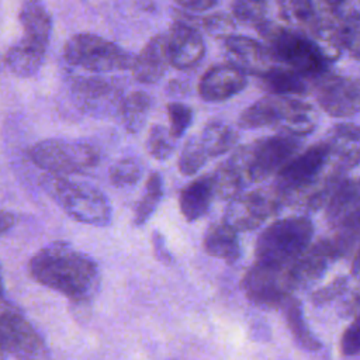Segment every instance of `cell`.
<instances>
[{
	"mask_svg": "<svg viewBox=\"0 0 360 360\" xmlns=\"http://www.w3.org/2000/svg\"><path fill=\"white\" fill-rule=\"evenodd\" d=\"M31 277L73 302H89L100 285V270L89 255L65 243L38 250L28 264Z\"/></svg>",
	"mask_w": 360,
	"mask_h": 360,
	"instance_id": "cell-1",
	"label": "cell"
},
{
	"mask_svg": "<svg viewBox=\"0 0 360 360\" xmlns=\"http://www.w3.org/2000/svg\"><path fill=\"white\" fill-rule=\"evenodd\" d=\"M256 30L264 38L271 59L280 62L281 66L314 80L328 73V65L332 59L311 35L269 21L256 27Z\"/></svg>",
	"mask_w": 360,
	"mask_h": 360,
	"instance_id": "cell-2",
	"label": "cell"
},
{
	"mask_svg": "<svg viewBox=\"0 0 360 360\" xmlns=\"http://www.w3.org/2000/svg\"><path fill=\"white\" fill-rule=\"evenodd\" d=\"M300 146L301 139L297 136L284 134L264 136L236 148L226 163L246 187L278 173L294 158Z\"/></svg>",
	"mask_w": 360,
	"mask_h": 360,
	"instance_id": "cell-3",
	"label": "cell"
},
{
	"mask_svg": "<svg viewBox=\"0 0 360 360\" xmlns=\"http://www.w3.org/2000/svg\"><path fill=\"white\" fill-rule=\"evenodd\" d=\"M335 150L333 142L321 141L294 156L277 173L274 188L284 202H300L329 177L335 167Z\"/></svg>",
	"mask_w": 360,
	"mask_h": 360,
	"instance_id": "cell-4",
	"label": "cell"
},
{
	"mask_svg": "<svg viewBox=\"0 0 360 360\" xmlns=\"http://www.w3.org/2000/svg\"><path fill=\"white\" fill-rule=\"evenodd\" d=\"M311 112V104L302 100L269 94L245 108L239 115L238 124L245 129L274 127L280 134L300 138L315 128Z\"/></svg>",
	"mask_w": 360,
	"mask_h": 360,
	"instance_id": "cell-5",
	"label": "cell"
},
{
	"mask_svg": "<svg viewBox=\"0 0 360 360\" xmlns=\"http://www.w3.org/2000/svg\"><path fill=\"white\" fill-rule=\"evenodd\" d=\"M41 187L75 221L96 226L110 224L112 210L98 188L49 173L41 176Z\"/></svg>",
	"mask_w": 360,
	"mask_h": 360,
	"instance_id": "cell-6",
	"label": "cell"
},
{
	"mask_svg": "<svg viewBox=\"0 0 360 360\" xmlns=\"http://www.w3.org/2000/svg\"><path fill=\"white\" fill-rule=\"evenodd\" d=\"M314 225L308 217H285L271 222L257 238L255 257L257 263L290 266L309 248Z\"/></svg>",
	"mask_w": 360,
	"mask_h": 360,
	"instance_id": "cell-7",
	"label": "cell"
},
{
	"mask_svg": "<svg viewBox=\"0 0 360 360\" xmlns=\"http://www.w3.org/2000/svg\"><path fill=\"white\" fill-rule=\"evenodd\" d=\"M63 58L69 65L96 73L131 69L135 59L120 45L91 32L72 35L63 46Z\"/></svg>",
	"mask_w": 360,
	"mask_h": 360,
	"instance_id": "cell-8",
	"label": "cell"
},
{
	"mask_svg": "<svg viewBox=\"0 0 360 360\" xmlns=\"http://www.w3.org/2000/svg\"><path fill=\"white\" fill-rule=\"evenodd\" d=\"M30 160L49 174L82 173L98 165L100 155L94 146L82 141L48 138L28 149Z\"/></svg>",
	"mask_w": 360,
	"mask_h": 360,
	"instance_id": "cell-9",
	"label": "cell"
},
{
	"mask_svg": "<svg viewBox=\"0 0 360 360\" xmlns=\"http://www.w3.org/2000/svg\"><path fill=\"white\" fill-rule=\"evenodd\" d=\"M240 287L248 300L260 307H281L294 291L288 266H273L257 262L248 269Z\"/></svg>",
	"mask_w": 360,
	"mask_h": 360,
	"instance_id": "cell-10",
	"label": "cell"
},
{
	"mask_svg": "<svg viewBox=\"0 0 360 360\" xmlns=\"http://www.w3.org/2000/svg\"><path fill=\"white\" fill-rule=\"evenodd\" d=\"M284 205L281 195L270 188H257L242 193L229 201L225 208L224 221L236 232L252 231L276 215Z\"/></svg>",
	"mask_w": 360,
	"mask_h": 360,
	"instance_id": "cell-11",
	"label": "cell"
},
{
	"mask_svg": "<svg viewBox=\"0 0 360 360\" xmlns=\"http://www.w3.org/2000/svg\"><path fill=\"white\" fill-rule=\"evenodd\" d=\"M70 91L83 112L97 118L120 117L125 96L115 82L100 76H77L70 83Z\"/></svg>",
	"mask_w": 360,
	"mask_h": 360,
	"instance_id": "cell-12",
	"label": "cell"
},
{
	"mask_svg": "<svg viewBox=\"0 0 360 360\" xmlns=\"http://www.w3.org/2000/svg\"><path fill=\"white\" fill-rule=\"evenodd\" d=\"M41 349V338L22 312L0 298V350L30 359L39 354Z\"/></svg>",
	"mask_w": 360,
	"mask_h": 360,
	"instance_id": "cell-13",
	"label": "cell"
},
{
	"mask_svg": "<svg viewBox=\"0 0 360 360\" xmlns=\"http://www.w3.org/2000/svg\"><path fill=\"white\" fill-rule=\"evenodd\" d=\"M315 97L332 117L353 115L360 111V79L326 73L315 80Z\"/></svg>",
	"mask_w": 360,
	"mask_h": 360,
	"instance_id": "cell-14",
	"label": "cell"
},
{
	"mask_svg": "<svg viewBox=\"0 0 360 360\" xmlns=\"http://www.w3.org/2000/svg\"><path fill=\"white\" fill-rule=\"evenodd\" d=\"M165 35L169 63L173 68L186 70L204 58L205 44L194 24L176 20Z\"/></svg>",
	"mask_w": 360,
	"mask_h": 360,
	"instance_id": "cell-15",
	"label": "cell"
},
{
	"mask_svg": "<svg viewBox=\"0 0 360 360\" xmlns=\"http://www.w3.org/2000/svg\"><path fill=\"white\" fill-rule=\"evenodd\" d=\"M248 84L246 73L231 63L211 66L198 82V94L210 103L225 101L240 93Z\"/></svg>",
	"mask_w": 360,
	"mask_h": 360,
	"instance_id": "cell-16",
	"label": "cell"
},
{
	"mask_svg": "<svg viewBox=\"0 0 360 360\" xmlns=\"http://www.w3.org/2000/svg\"><path fill=\"white\" fill-rule=\"evenodd\" d=\"M225 51L229 56V63L236 66L245 73L259 76L269 68H271V56L266 48L259 41L245 37L232 35L225 41Z\"/></svg>",
	"mask_w": 360,
	"mask_h": 360,
	"instance_id": "cell-17",
	"label": "cell"
},
{
	"mask_svg": "<svg viewBox=\"0 0 360 360\" xmlns=\"http://www.w3.org/2000/svg\"><path fill=\"white\" fill-rule=\"evenodd\" d=\"M169 65L166 35L159 34L145 44L139 55L134 59L131 70L138 82L152 84L158 83L165 76Z\"/></svg>",
	"mask_w": 360,
	"mask_h": 360,
	"instance_id": "cell-18",
	"label": "cell"
},
{
	"mask_svg": "<svg viewBox=\"0 0 360 360\" xmlns=\"http://www.w3.org/2000/svg\"><path fill=\"white\" fill-rule=\"evenodd\" d=\"M215 197L211 174H204L188 183L179 195V208L184 219L197 221L207 214Z\"/></svg>",
	"mask_w": 360,
	"mask_h": 360,
	"instance_id": "cell-19",
	"label": "cell"
},
{
	"mask_svg": "<svg viewBox=\"0 0 360 360\" xmlns=\"http://www.w3.org/2000/svg\"><path fill=\"white\" fill-rule=\"evenodd\" d=\"M46 48L21 37L4 55L6 66L20 77L35 75L44 63Z\"/></svg>",
	"mask_w": 360,
	"mask_h": 360,
	"instance_id": "cell-20",
	"label": "cell"
},
{
	"mask_svg": "<svg viewBox=\"0 0 360 360\" xmlns=\"http://www.w3.org/2000/svg\"><path fill=\"white\" fill-rule=\"evenodd\" d=\"M204 250L212 256L232 264L240 257V243L238 232L224 219L210 225L202 240Z\"/></svg>",
	"mask_w": 360,
	"mask_h": 360,
	"instance_id": "cell-21",
	"label": "cell"
},
{
	"mask_svg": "<svg viewBox=\"0 0 360 360\" xmlns=\"http://www.w3.org/2000/svg\"><path fill=\"white\" fill-rule=\"evenodd\" d=\"M18 20L22 27L24 38L48 48L52 32V18L42 3L24 1L18 11Z\"/></svg>",
	"mask_w": 360,
	"mask_h": 360,
	"instance_id": "cell-22",
	"label": "cell"
},
{
	"mask_svg": "<svg viewBox=\"0 0 360 360\" xmlns=\"http://www.w3.org/2000/svg\"><path fill=\"white\" fill-rule=\"evenodd\" d=\"M257 80L264 90L274 96H302L308 91V79L280 65H273L264 70L257 76Z\"/></svg>",
	"mask_w": 360,
	"mask_h": 360,
	"instance_id": "cell-23",
	"label": "cell"
},
{
	"mask_svg": "<svg viewBox=\"0 0 360 360\" xmlns=\"http://www.w3.org/2000/svg\"><path fill=\"white\" fill-rule=\"evenodd\" d=\"M281 308H283L285 323H287L294 340L301 347L311 350V352L321 349V342L314 336V333L311 332V329L304 318L301 302L291 295L283 302Z\"/></svg>",
	"mask_w": 360,
	"mask_h": 360,
	"instance_id": "cell-24",
	"label": "cell"
},
{
	"mask_svg": "<svg viewBox=\"0 0 360 360\" xmlns=\"http://www.w3.org/2000/svg\"><path fill=\"white\" fill-rule=\"evenodd\" d=\"M208 158H215L231 150L238 141L236 131L222 122V121H210L197 135Z\"/></svg>",
	"mask_w": 360,
	"mask_h": 360,
	"instance_id": "cell-25",
	"label": "cell"
},
{
	"mask_svg": "<svg viewBox=\"0 0 360 360\" xmlns=\"http://www.w3.org/2000/svg\"><path fill=\"white\" fill-rule=\"evenodd\" d=\"M150 107H152V98L145 91L136 90L125 96L122 108L120 112V118L124 128L129 134L139 132L148 120Z\"/></svg>",
	"mask_w": 360,
	"mask_h": 360,
	"instance_id": "cell-26",
	"label": "cell"
},
{
	"mask_svg": "<svg viewBox=\"0 0 360 360\" xmlns=\"http://www.w3.org/2000/svg\"><path fill=\"white\" fill-rule=\"evenodd\" d=\"M162 197H163V180L158 172H153L149 174L145 184V193L142 194L141 200L135 207V212H134L135 226H142L149 221V218L153 215L155 210L158 208Z\"/></svg>",
	"mask_w": 360,
	"mask_h": 360,
	"instance_id": "cell-27",
	"label": "cell"
},
{
	"mask_svg": "<svg viewBox=\"0 0 360 360\" xmlns=\"http://www.w3.org/2000/svg\"><path fill=\"white\" fill-rule=\"evenodd\" d=\"M208 155L205 153L198 136H191L184 143L180 156H179V170L184 176L195 174L208 160Z\"/></svg>",
	"mask_w": 360,
	"mask_h": 360,
	"instance_id": "cell-28",
	"label": "cell"
},
{
	"mask_svg": "<svg viewBox=\"0 0 360 360\" xmlns=\"http://www.w3.org/2000/svg\"><path fill=\"white\" fill-rule=\"evenodd\" d=\"M146 149L149 155L156 160H166L176 149V139L172 136L166 127L155 124L149 129L146 138Z\"/></svg>",
	"mask_w": 360,
	"mask_h": 360,
	"instance_id": "cell-29",
	"label": "cell"
},
{
	"mask_svg": "<svg viewBox=\"0 0 360 360\" xmlns=\"http://www.w3.org/2000/svg\"><path fill=\"white\" fill-rule=\"evenodd\" d=\"M141 176H142V166L134 158H124L115 162L108 170L110 181L117 187L132 186L138 183Z\"/></svg>",
	"mask_w": 360,
	"mask_h": 360,
	"instance_id": "cell-30",
	"label": "cell"
},
{
	"mask_svg": "<svg viewBox=\"0 0 360 360\" xmlns=\"http://www.w3.org/2000/svg\"><path fill=\"white\" fill-rule=\"evenodd\" d=\"M267 3L262 1H235L232 3V14L236 20L256 27L266 22Z\"/></svg>",
	"mask_w": 360,
	"mask_h": 360,
	"instance_id": "cell-31",
	"label": "cell"
},
{
	"mask_svg": "<svg viewBox=\"0 0 360 360\" xmlns=\"http://www.w3.org/2000/svg\"><path fill=\"white\" fill-rule=\"evenodd\" d=\"M167 117L170 122V134L174 139L181 138L183 134L188 129L191 121H193V110L183 103L172 101L166 105Z\"/></svg>",
	"mask_w": 360,
	"mask_h": 360,
	"instance_id": "cell-32",
	"label": "cell"
},
{
	"mask_svg": "<svg viewBox=\"0 0 360 360\" xmlns=\"http://www.w3.org/2000/svg\"><path fill=\"white\" fill-rule=\"evenodd\" d=\"M202 28L215 38H224V41L233 35L235 22L233 20L224 13H214L201 20Z\"/></svg>",
	"mask_w": 360,
	"mask_h": 360,
	"instance_id": "cell-33",
	"label": "cell"
},
{
	"mask_svg": "<svg viewBox=\"0 0 360 360\" xmlns=\"http://www.w3.org/2000/svg\"><path fill=\"white\" fill-rule=\"evenodd\" d=\"M347 288V277H336L329 284L321 287L311 295V301L314 305H323L336 297L342 295Z\"/></svg>",
	"mask_w": 360,
	"mask_h": 360,
	"instance_id": "cell-34",
	"label": "cell"
},
{
	"mask_svg": "<svg viewBox=\"0 0 360 360\" xmlns=\"http://www.w3.org/2000/svg\"><path fill=\"white\" fill-rule=\"evenodd\" d=\"M340 350L346 356H354L360 353V315L345 329L340 339Z\"/></svg>",
	"mask_w": 360,
	"mask_h": 360,
	"instance_id": "cell-35",
	"label": "cell"
},
{
	"mask_svg": "<svg viewBox=\"0 0 360 360\" xmlns=\"http://www.w3.org/2000/svg\"><path fill=\"white\" fill-rule=\"evenodd\" d=\"M330 134L336 139L360 142V125L356 124H338L330 129Z\"/></svg>",
	"mask_w": 360,
	"mask_h": 360,
	"instance_id": "cell-36",
	"label": "cell"
},
{
	"mask_svg": "<svg viewBox=\"0 0 360 360\" xmlns=\"http://www.w3.org/2000/svg\"><path fill=\"white\" fill-rule=\"evenodd\" d=\"M176 4L186 13H197L210 10L218 3L215 0H177Z\"/></svg>",
	"mask_w": 360,
	"mask_h": 360,
	"instance_id": "cell-37",
	"label": "cell"
},
{
	"mask_svg": "<svg viewBox=\"0 0 360 360\" xmlns=\"http://www.w3.org/2000/svg\"><path fill=\"white\" fill-rule=\"evenodd\" d=\"M152 243H153V249H155L156 257H158L160 262L166 263V264L172 263V260H173V259H172V255H170V252L166 249L165 238H163V235H162L160 232H158V231L153 232Z\"/></svg>",
	"mask_w": 360,
	"mask_h": 360,
	"instance_id": "cell-38",
	"label": "cell"
},
{
	"mask_svg": "<svg viewBox=\"0 0 360 360\" xmlns=\"http://www.w3.org/2000/svg\"><path fill=\"white\" fill-rule=\"evenodd\" d=\"M15 222V218L11 212L0 210V235L6 233Z\"/></svg>",
	"mask_w": 360,
	"mask_h": 360,
	"instance_id": "cell-39",
	"label": "cell"
},
{
	"mask_svg": "<svg viewBox=\"0 0 360 360\" xmlns=\"http://www.w3.org/2000/svg\"><path fill=\"white\" fill-rule=\"evenodd\" d=\"M352 273L353 274L360 273V248H359L357 253L354 255V259H353V263H352Z\"/></svg>",
	"mask_w": 360,
	"mask_h": 360,
	"instance_id": "cell-40",
	"label": "cell"
},
{
	"mask_svg": "<svg viewBox=\"0 0 360 360\" xmlns=\"http://www.w3.org/2000/svg\"><path fill=\"white\" fill-rule=\"evenodd\" d=\"M4 287H3V277H1V267H0V298H3Z\"/></svg>",
	"mask_w": 360,
	"mask_h": 360,
	"instance_id": "cell-41",
	"label": "cell"
}]
</instances>
